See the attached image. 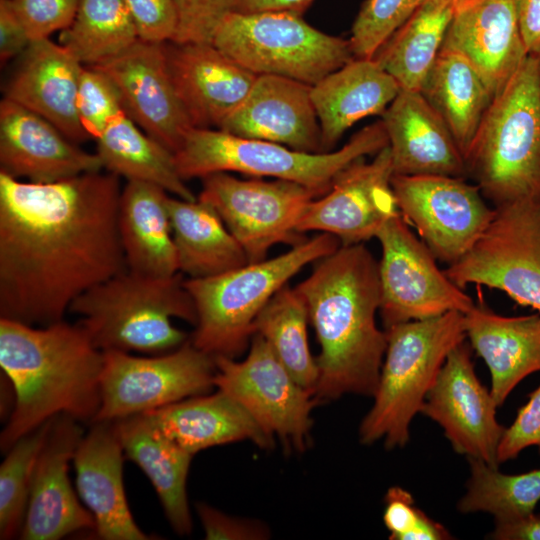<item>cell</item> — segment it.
<instances>
[{"label":"cell","mask_w":540,"mask_h":540,"mask_svg":"<svg viewBox=\"0 0 540 540\" xmlns=\"http://www.w3.org/2000/svg\"><path fill=\"white\" fill-rule=\"evenodd\" d=\"M120 195L109 172L47 184L0 172V318L61 321L80 295L127 270Z\"/></svg>","instance_id":"cell-1"},{"label":"cell","mask_w":540,"mask_h":540,"mask_svg":"<svg viewBox=\"0 0 540 540\" xmlns=\"http://www.w3.org/2000/svg\"><path fill=\"white\" fill-rule=\"evenodd\" d=\"M295 288L321 347L314 398L319 403L350 393L374 396L387 338L376 323L380 282L372 253L362 243L341 245L316 261Z\"/></svg>","instance_id":"cell-2"},{"label":"cell","mask_w":540,"mask_h":540,"mask_svg":"<svg viewBox=\"0 0 540 540\" xmlns=\"http://www.w3.org/2000/svg\"><path fill=\"white\" fill-rule=\"evenodd\" d=\"M0 366L15 392L0 436L2 452L58 415L94 421L103 352L79 323L35 327L0 318Z\"/></svg>","instance_id":"cell-3"},{"label":"cell","mask_w":540,"mask_h":540,"mask_svg":"<svg viewBox=\"0 0 540 540\" xmlns=\"http://www.w3.org/2000/svg\"><path fill=\"white\" fill-rule=\"evenodd\" d=\"M179 273L157 277L127 269L84 292L69 311L80 316L79 324L102 352L173 351L190 337L172 319L194 326L197 321L194 302Z\"/></svg>","instance_id":"cell-4"},{"label":"cell","mask_w":540,"mask_h":540,"mask_svg":"<svg viewBox=\"0 0 540 540\" xmlns=\"http://www.w3.org/2000/svg\"><path fill=\"white\" fill-rule=\"evenodd\" d=\"M465 162L494 207L540 199V54L493 97Z\"/></svg>","instance_id":"cell-5"},{"label":"cell","mask_w":540,"mask_h":540,"mask_svg":"<svg viewBox=\"0 0 540 540\" xmlns=\"http://www.w3.org/2000/svg\"><path fill=\"white\" fill-rule=\"evenodd\" d=\"M340 246L335 236L319 233L272 259L185 279L197 314L191 343L214 358H235L251 340L254 321L270 299L302 268Z\"/></svg>","instance_id":"cell-6"},{"label":"cell","mask_w":540,"mask_h":540,"mask_svg":"<svg viewBox=\"0 0 540 540\" xmlns=\"http://www.w3.org/2000/svg\"><path fill=\"white\" fill-rule=\"evenodd\" d=\"M386 146L388 137L382 120L361 129L339 150L321 153L242 138L220 129L193 127L174 158L184 181L218 172H238L296 182L321 197L343 169Z\"/></svg>","instance_id":"cell-7"},{"label":"cell","mask_w":540,"mask_h":540,"mask_svg":"<svg viewBox=\"0 0 540 540\" xmlns=\"http://www.w3.org/2000/svg\"><path fill=\"white\" fill-rule=\"evenodd\" d=\"M387 347L374 404L359 427L363 444L384 439L385 447H404L409 426L448 356L466 341L464 313L393 325L385 329Z\"/></svg>","instance_id":"cell-8"},{"label":"cell","mask_w":540,"mask_h":540,"mask_svg":"<svg viewBox=\"0 0 540 540\" xmlns=\"http://www.w3.org/2000/svg\"><path fill=\"white\" fill-rule=\"evenodd\" d=\"M212 43L256 75L314 85L355 57L349 40L324 33L291 11L230 13Z\"/></svg>","instance_id":"cell-9"},{"label":"cell","mask_w":540,"mask_h":540,"mask_svg":"<svg viewBox=\"0 0 540 540\" xmlns=\"http://www.w3.org/2000/svg\"><path fill=\"white\" fill-rule=\"evenodd\" d=\"M215 373L214 357L196 348L190 338L158 355L105 351L100 407L93 422L114 421L203 395L215 387Z\"/></svg>","instance_id":"cell-10"},{"label":"cell","mask_w":540,"mask_h":540,"mask_svg":"<svg viewBox=\"0 0 540 540\" xmlns=\"http://www.w3.org/2000/svg\"><path fill=\"white\" fill-rule=\"evenodd\" d=\"M495 216L445 275L458 287L483 285L540 313V199L495 207Z\"/></svg>","instance_id":"cell-11"},{"label":"cell","mask_w":540,"mask_h":540,"mask_svg":"<svg viewBox=\"0 0 540 540\" xmlns=\"http://www.w3.org/2000/svg\"><path fill=\"white\" fill-rule=\"evenodd\" d=\"M201 179L197 198L217 212L249 263L265 260L275 244L293 247L306 240L297 227L318 198L309 188L282 179H239L227 172Z\"/></svg>","instance_id":"cell-12"},{"label":"cell","mask_w":540,"mask_h":540,"mask_svg":"<svg viewBox=\"0 0 540 540\" xmlns=\"http://www.w3.org/2000/svg\"><path fill=\"white\" fill-rule=\"evenodd\" d=\"M375 238L381 246L379 313L385 329L451 311L465 314L474 307L472 298L438 268L434 255L400 213Z\"/></svg>","instance_id":"cell-13"},{"label":"cell","mask_w":540,"mask_h":540,"mask_svg":"<svg viewBox=\"0 0 540 540\" xmlns=\"http://www.w3.org/2000/svg\"><path fill=\"white\" fill-rule=\"evenodd\" d=\"M243 361L215 357L214 385L237 401L271 437L303 451L309 444L311 411L318 404L278 360L264 338L254 333Z\"/></svg>","instance_id":"cell-14"},{"label":"cell","mask_w":540,"mask_h":540,"mask_svg":"<svg viewBox=\"0 0 540 540\" xmlns=\"http://www.w3.org/2000/svg\"><path fill=\"white\" fill-rule=\"evenodd\" d=\"M391 186L401 216L448 266L474 246L495 216L478 186L460 177L394 174Z\"/></svg>","instance_id":"cell-15"},{"label":"cell","mask_w":540,"mask_h":540,"mask_svg":"<svg viewBox=\"0 0 540 540\" xmlns=\"http://www.w3.org/2000/svg\"><path fill=\"white\" fill-rule=\"evenodd\" d=\"M393 175L389 146L369 162L364 158L354 161L336 176L326 194L310 203L298 231L329 233L341 245L376 237L382 226L399 213L391 186Z\"/></svg>","instance_id":"cell-16"},{"label":"cell","mask_w":540,"mask_h":540,"mask_svg":"<svg viewBox=\"0 0 540 540\" xmlns=\"http://www.w3.org/2000/svg\"><path fill=\"white\" fill-rule=\"evenodd\" d=\"M491 391L478 379L466 341L448 354L420 413L437 422L453 449L498 467L497 449L505 428L496 419Z\"/></svg>","instance_id":"cell-17"},{"label":"cell","mask_w":540,"mask_h":540,"mask_svg":"<svg viewBox=\"0 0 540 540\" xmlns=\"http://www.w3.org/2000/svg\"><path fill=\"white\" fill-rule=\"evenodd\" d=\"M164 43L138 39L119 55L94 66L115 82L128 117L175 153L193 125L172 83Z\"/></svg>","instance_id":"cell-18"},{"label":"cell","mask_w":540,"mask_h":540,"mask_svg":"<svg viewBox=\"0 0 540 540\" xmlns=\"http://www.w3.org/2000/svg\"><path fill=\"white\" fill-rule=\"evenodd\" d=\"M83 436L76 419L54 417L34 468L21 539L57 540L87 531L95 534V519L77 500L68 477L69 462Z\"/></svg>","instance_id":"cell-19"},{"label":"cell","mask_w":540,"mask_h":540,"mask_svg":"<svg viewBox=\"0 0 540 540\" xmlns=\"http://www.w3.org/2000/svg\"><path fill=\"white\" fill-rule=\"evenodd\" d=\"M78 145L42 116L6 98L1 100V173L47 184L102 171L99 156Z\"/></svg>","instance_id":"cell-20"},{"label":"cell","mask_w":540,"mask_h":540,"mask_svg":"<svg viewBox=\"0 0 540 540\" xmlns=\"http://www.w3.org/2000/svg\"><path fill=\"white\" fill-rule=\"evenodd\" d=\"M175 91L193 127L218 129L246 98L258 75L213 43H164Z\"/></svg>","instance_id":"cell-21"},{"label":"cell","mask_w":540,"mask_h":540,"mask_svg":"<svg viewBox=\"0 0 540 540\" xmlns=\"http://www.w3.org/2000/svg\"><path fill=\"white\" fill-rule=\"evenodd\" d=\"M218 129L302 152H323L311 85L287 77L258 75L246 98Z\"/></svg>","instance_id":"cell-22"},{"label":"cell","mask_w":540,"mask_h":540,"mask_svg":"<svg viewBox=\"0 0 540 540\" xmlns=\"http://www.w3.org/2000/svg\"><path fill=\"white\" fill-rule=\"evenodd\" d=\"M84 65L63 45L50 38L31 40L4 88V98L55 125L71 141L90 138L82 128L76 108Z\"/></svg>","instance_id":"cell-23"},{"label":"cell","mask_w":540,"mask_h":540,"mask_svg":"<svg viewBox=\"0 0 540 540\" xmlns=\"http://www.w3.org/2000/svg\"><path fill=\"white\" fill-rule=\"evenodd\" d=\"M442 47L464 56L495 96L529 55L516 0H472L456 8Z\"/></svg>","instance_id":"cell-24"},{"label":"cell","mask_w":540,"mask_h":540,"mask_svg":"<svg viewBox=\"0 0 540 540\" xmlns=\"http://www.w3.org/2000/svg\"><path fill=\"white\" fill-rule=\"evenodd\" d=\"M73 456L77 491L104 540H149L135 523L123 484L124 450L113 421L91 423Z\"/></svg>","instance_id":"cell-25"},{"label":"cell","mask_w":540,"mask_h":540,"mask_svg":"<svg viewBox=\"0 0 540 540\" xmlns=\"http://www.w3.org/2000/svg\"><path fill=\"white\" fill-rule=\"evenodd\" d=\"M381 116L394 174H468L449 128L420 91L401 89Z\"/></svg>","instance_id":"cell-26"},{"label":"cell","mask_w":540,"mask_h":540,"mask_svg":"<svg viewBox=\"0 0 540 540\" xmlns=\"http://www.w3.org/2000/svg\"><path fill=\"white\" fill-rule=\"evenodd\" d=\"M464 317L466 338L489 368L500 407L520 381L540 371V313L503 316L475 304Z\"/></svg>","instance_id":"cell-27"},{"label":"cell","mask_w":540,"mask_h":540,"mask_svg":"<svg viewBox=\"0 0 540 540\" xmlns=\"http://www.w3.org/2000/svg\"><path fill=\"white\" fill-rule=\"evenodd\" d=\"M401 90L375 58H354L311 86L323 152L332 151L347 129L382 115Z\"/></svg>","instance_id":"cell-28"},{"label":"cell","mask_w":540,"mask_h":540,"mask_svg":"<svg viewBox=\"0 0 540 540\" xmlns=\"http://www.w3.org/2000/svg\"><path fill=\"white\" fill-rule=\"evenodd\" d=\"M144 414L163 434L193 455L240 440H250L260 448H271L274 443V438L237 401L220 390Z\"/></svg>","instance_id":"cell-29"},{"label":"cell","mask_w":540,"mask_h":540,"mask_svg":"<svg viewBox=\"0 0 540 540\" xmlns=\"http://www.w3.org/2000/svg\"><path fill=\"white\" fill-rule=\"evenodd\" d=\"M169 196L155 184L136 180L121 190L118 230L128 270L157 277L179 273Z\"/></svg>","instance_id":"cell-30"},{"label":"cell","mask_w":540,"mask_h":540,"mask_svg":"<svg viewBox=\"0 0 540 540\" xmlns=\"http://www.w3.org/2000/svg\"><path fill=\"white\" fill-rule=\"evenodd\" d=\"M113 422L125 455L151 481L173 530L181 536L190 534L186 480L193 454L163 434L144 413Z\"/></svg>","instance_id":"cell-31"},{"label":"cell","mask_w":540,"mask_h":540,"mask_svg":"<svg viewBox=\"0 0 540 540\" xmlns=\"http://www.w3.org/2000/svg\"><path fill=\"white\" fill-rule=\"evenodd\" d=\"M179 272L191 279L213 277L249 263L217 212L207 203L168 198Z\"/></svg>","instance_id":"cell-32"},{"label":"cell","mask_w":540,"mask_h":540,"mask_svg":"<svg viewBox=\"0 0 540 540\" xmlns=\"http://www.w3.org/2000/svg\"><path fill=\"white\" fill-rule=\"evenodd\" d=\"M420 92L446 123L466 158L493 95L474 66L442 47Z\"/></svg>","instance_id":"cell-33"},{"label":"cell","mask_w":540,"mask_h":540,"mask_svg":"<svg viewBox=\"0 0 540 540\" xmlns=\"http://www.w3.org/2000/svg\"><path fill=\"white\" fill-rule=\"evenodd\" d=\"M103 169L127 181L155 184L186 200L197 197L178 173L174 153L146 134L126 113L113 119L96 139Z\"/></svg>","instance_id":"cell-34"},{"label":"cell","mask_w":540,"mask_h":540,"mask_svg":"<svg viewBox=\"0 0 540 540\" xmlns=\"http://www.w3.org/2000/svg\"><path fill=\"white\" fill-rule=\"evenodd\" d=\"M456 11V0H422L373 57L401 89L420 91Z\"/></svg>","instance_id":"cell-35"},{"label":"cell","mask_w":540,"mask_h":540,"mask_svg":"<svg viewBox=\"0 0 540 540\" xmlns=\"http://www.w3.org/2000/svg\"><path fill=\"white\" fill-rule=\"evenodd\" d=\"M308 320L303 297L286 284L255 319L253 334L261 335L292 378L314 395L319 370L308 344Z\"/></svg>","instance_id":"cell-36"},{"label":"cell","mask_w":540,"mask_h":540,"mask_svg":"<svg viewBox=\"0 0 540 540\" xmlns=\"http://www.w3.org/2000/svg\"><path fill=\"white\" fill-rule=\"evenodd\" d=\"M139 39L123 0H79L71 24L60 32L59 43L83 65L105 62Z\"/></svg>","instance_id":"cell-37"},{"label":"cell","mask_w":540,"mask_h":540,"mask_svg":"<svg viewBox=\"0 0 540 540\" xmlns=\"http://www.w3.org/2000/svg\"><path fill=\"white\" fill-rule=\"evenodd\" d=\"M470 478L457 503L461 513L485 512L508 521L534 512L540 501V469L508 475L484 461L468 458Z\"/></svg>","instance_id":"cell-38"},{"label":"cell","mask_w":540,"mask_h":540,"mask_svg":"<svg viewBox=\"0 0 540 540\" xmlns=\"http://www.w3.org/2000/svg\"><path fill=\"white\" fill-rule=\"evenodd\" d=\"M53 419L17 440L0 467V538L20 534L34 468L49 435Z\"/></svg>","instance_id":"cell-39"},{"label":"cell","mask_w":540,"mask_h":540,"mask_svg":"<svg viewBox=\"0 0 540 540\" xmlns=\"http://www.w3.org/2000/svg\"><path fill=\"white\" fill-rule=\"evenodd\" d=\"M422 0H365L349 39L355 58H373L410 18Z\"/></svg>","instance_id":"cell-40"},{"label":"cell","mask_w":540,"mask_h":540,"mask_svg":"<svg viewBox=\"0 0 540 540\" xmlns=\"http://www.w3.org/2000/svg\"><path fill=\"white\" fill-rule=\"evenodd\" d=\"M76 108L82 128L96 139L109 123L125 113L120 91L112 78L96 66L82 69Z\"/></svg>","instance_id":"cell-41"},{"label":"cell","mask_w":540,"mask_h":540,"mask_svg":"<svg viewBox=\"0 0 540 540\" xmlns=\"http://www.w3.org/2000/svg\"><path fill=\"white\" fill-rule=\"evenodd\" d=\"M383 522L391 540H446L448 530L419 509L413 496L402 487H391L385 495Z\"/></svg>","instance_id":"cell-42"},{"label":"cell","mask_w":540,"mask_h":540,"mask_svg":"<svg viewBox=\"0 0 540 540\" xmlns=\"http://www.w3.org/2000/svg\"><path fill=\"white\" fill-rule=\"evenodd\" d=\"M177 28L171 41L212 43L223 20L235 11L236 0H172Z\"/></svg>","instance_id":"cell-43"},{"label":"cell","mask_w":540,"mask_h":540,"mask_svg":"<svg viewBox=\"0 0 540 540\" xmlns=\"http://www.w3.org/2000/svg\"><path fill=\"white\" fill-rule=\"evenodd\" d=\"M31 40L50 38L73 21L79 0H10Z\"/></svg>","instance_id":"cell-44"},{"label":"cell","mask_w":540,"mask_h":540,"mask_svg":"<svg viewBox=\"0 0 540 540\" xmlns=\"http://www.w3.org/2000/svg\"><path fill=\"white\" fill-rule=\"evenodd\" d=\"M518 409L514 422L505 428L497 449V461L516 458L527 447L537 446L540 454V385Z\"/></svg>","instance_id":"cell-45"},{"label":"cell","mask_w":540,"mask_h":540,"mask_svg":"<svg viewBox=\"0 0 540 540\" xmlns=\"http://www.w3.org/2000/svg\"><path fill=\"white\" fill-rule=\"evenodd\" d=\"M137 29L138 37L149 42L171 41L177 28L172 0H123Z\"/></svg>","instance_id":"cell-46"},{"label":"cell","mask_w":540,"mask_h":540,"mask_svg":"<svg viewBox=\"0 0 540 540\" xmlns=\"http://www.w3.org/2000/svg\"><path fill=\"white\" fill-rule=\"evenodd\" d=\"M206 539L252 540L265 539L268 530L261 524L228 516L215 508L196 504Z\"/></svg>","instance_id":"cell-47"},{"label":"cell","mask_w":540,"mask_h":540,"mask_svg":"<svg viewBox=\"0 0 540 540\" xmlns=\"http://www.w3.org/2000/svg\"><path fill=\"white\" fill-rule=\"evenodd\" d=\"M29 38L10 0H0V60L18 58L28 47Z\"/></svg>","instance_id":"cell-48"},{"label":"cell","mask_w":540,"mask_h":540,"mask_svg":"<svg viewBox=\"0 0 540 540\" xmlns=\"http://www.w3.org/2000/svg\"><path fill=\"white\" fill-rule=\"evenodd\" d=\"M488 538L495 540H540V514L535 512L518 519L495 521Z\"/></svg>","instance_id":"cell-49"},{"label":"cell","mask_w":540,"mask_h":540,"mask_svg":"<svg viewBox=\"0 0 540 540\" xmlns=\"http://www.w3.org/2000/svg\"><path fill=\"white\" fill-rule=\"evenodd\" d=\"M518 18L528 54H540V0H516Z\"/></svg>","instance_id":"cell-50"},{"label":"cell","mask_w":540,"mask_h":540,"mask_svg":"<svg viewBox=\"0 0 540 540\" xmlns=\"http://www.w3.org/2000/svg\"><path fill=\"white\" fill-rule=\"evenodd\" d=\"M314 0H236L235 11L253 13L262 11H291L302 14Z\"/></svg>","instance_id":"cell-51"},{"label":"cell","mask_w":540,"mask_h":540,"mask_svg":"<svg viewBox=\"0 0 540 540\" xmlns=\"http://www.w3.org/2000/svg\"><path fill=\"white\" fill-rule=\"evenodd\" d=\"M472 0H456V8L465 5L466 3L470 2Z\"/></svg>","instance_id":"cell-52"}]
</instances>
